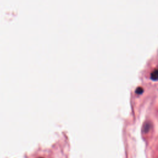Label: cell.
<instances>
[{
    "label": "cell",
    "instance_id": "obj_1",
    "mask_svg": "<svg viewBox=\"0 0 158 158\" xmlns=\"http://www.w3.org/2000/svg\"><path fill=\"white\" fill-rule=\"evenodd\" d=\"M157 77H158V70L155 69L154 71H152L151 73V78L153 80H156Z\"/></svg>",
    "mask_w": 158,
    "mask_h": 158
},
{
    "label": "cell",
    "instance_id": "obj_2",
    "mask_svg": "<svg viewBox=\"0 0 158 158\" xmlns=\"http://www.w3.org/2000/svg\"><path fill=\"white\" fill-rule=\"evenodd\" d=\"M150 127H151V124H150V123H146L144 125L145 132H147L149 131Z\"/></svg>",
    "mask_w": 158,
    "mask_h": 158
},
{
    "label": "cell",
    "instance_id": "obj_3",
    "mask_svg": "<svg viewBox=\"0 0 158 158\" xmlns=\"http://www.w3.org/2000/svg\"><path fill=\"white\" fill-rule=\"evenodd\" d=\"M143 88L141 86H138V87H137L135 90L136 93H137V94H141V93H143Z\"/></svg>",
    "mask_w": 158,
    "mask_h": 158
}]
</instances>
